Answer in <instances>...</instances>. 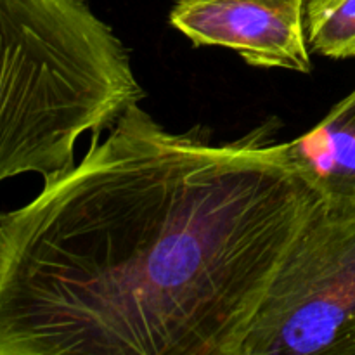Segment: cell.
<instances>
[{
	"label": "cell",
	"instance_id": "1",
	"mask_svg": "<svg viewBox=\"0 0 355 355\" xmlns=\"http://www.w3.org/2000/svg\"><path fill=\"white\" fill-rule=\"evenodd\" d=\"M318 201L274 120L215 144L134 104L6 214L0 355H238Z\"/></svg>",
	"mask_w": 355,
	"mask_h": 355
},
{
	"label": "cell",
	"instance_id": "2",
	"mask_svg": "<svg viewBox=\"0 0 355 355\" xmlns=\"http://www.w3.org/2000/svg\"><path fill=\"white\" fill-rule=\"evenodd\" d=\"M142 97L127 47L87 0H0V184L55 179L85 132L110 130Z\"/></svg>",
	"mask_w": 355,
	"mask_h": 355
},
{
	"label": "cell",
	"instance_id": "3",
	"mask_svg": "<svg viewBox=\"0 0 355 355\" xmlns=\"http://www.w3.org/2000/svg\"><path fill=\"white\" fill-rule=\"evenodd\" d=\"M355 355V205L319 200L238 355Z\"/></svg>",
	"mask_w": 355,
	"mask_h": 355
},
{
	"label": "cell",
	"instance_id": "4",
	"mask_svg": "<svg viewBox=\"0 0 355 355\" xmlns=\"http://www.w3.org/2000/svg\"><path fill=\"white\" fill-rule=\"evenodd\" d=\"M307 0H179L170 24L196 47L220 45L250 66L311 73Z\"/></svg>",
	"mask_w": 355,
	"mask_h": 355
},
{
	"label": "cell",
	"instance_id": "5",
	"mask_svg": "<svg viewBox=\"0 0 355 355\" xmlns=\"http://www.w3.org/2000/svg\"><path fill=\"white\" fill-rule=\"evenodd\" d=\"M305 184L329 205H355V89L304 135L286 142Z\"/></svg>",
	"mask_w": 355,
	"mask_h": 355
},
{
	"label": "cell",
	"instance_id": "6",
	"mask_svg": "<svg viewBox=\"0 0 355 355\" xmlns=\"http://www.w3.org/2000/svg\"><path fill=\"white\" fill-rule=\"evenodd\" d=\"M305 30L315 54L355 58V0H307Z\"/></svg>",
	"mask_w": 355,
	"mask_h": 355
},
{
	"label": "cell",
	"instance_id": "7",
	"mask_svg": "<svg viewBox=\"0 0 355 355\" xmlns=\"http://www.w3.org/2000/svg\"><path fill=\"white\" fill-rule=\"evenodd\" d=\"M6 214H0V266H2L3 252H6Z\"/></svg>",
	"mask_w": 355,
	"mask_h": 355
}]
</instances>
